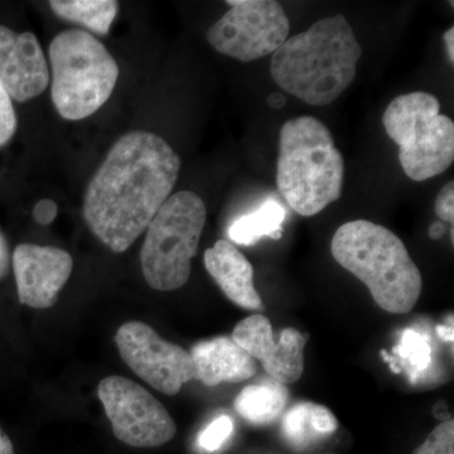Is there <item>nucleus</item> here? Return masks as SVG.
Returning <instances> with one entry per match:
<instances>
[{"mask_svg": "<svg viewBox=\"0 0 454 454\" xmlns=\"http://www.w3.org/2000/svg\"><path fill=\"white\" fill-rule=\"evenodd\" d=\"M206 216L201 197L181 191L168 197L146 227L140 262L146 283L155 291H176L188 282Z\"/></svg>", "mask_w": 454, "mask_h": 454, "instance_id": "7", "label": "nucleus"}, {"mask_svg": "<svg viewBox=\"0 0 454 454\" xmlns=\"http://www.w3.org/2000/svg\"><path fill=\"white\" fill-rule=\"evenodd\" d=\"M231 339L262 364L268 378L284 385L297 382L304 372L307 334L284 328L276 340L268 317L253 315L239 322Z\"/></svg>", "mask_w": 454, "mask_h": 454, "instance_id": "11", "label": "nucleus"}, {"mask_svg": "<svg viewBox=\"0 0 454 454\" xmlns=\"http://www.w3.org/2000/svg\"><path fill=\"white\" fill-rule=\"evenodd\" d=\"M205 267L236 306L249 310L262 309V297L254 284L253 265L234 244L219 240L206 250Z\"/></svg>", "mask_w": 454, "mask_h": 454, "instance_id": "15", "label": "nucleus"}, {"mask_svg": "<svg viewBox=\"0 0 454 454\" xmlns=\"http://www.w3.org/2000/svg\"><path fill=\"white\" fill-rule=\"evenodd\" d=\"M9 264H11V254H9L7 239L0 231V280L7 276Z\"/></svg>", "mask_w": 454, "mask_h": 454, "instance_id": "26", "label": "nucleus"}, {"mask_svg": "<svg viewBox=\"0 0 454 454\" xmlns=\"http://www.w3.org/2000/svg\"><path fill=\"white\" fill-rule=\"evenodd\" d=\"M288 397L286 385L268 378L259 384L244 387L236 396L235 411L247 423L267 426L276 422L286 411Z\"/></svg>", "mask_w": 454, "mask_h": 454, "instance_id": "17", "label": "nucleus"}, {"mask_svg": "<svg viewBox=\"0 0 454 454\" xmlns=\"http://www.w3.org/2000/svg\"><path fill=\"white\" fill-rule=\"evenodd\" d=\"M73 269V258L65 250L35 244L18 245L13 253V270L20 303L35 309H50Z\"/></svg>", "mask_w": 454, "mask_h": 454, "instance_id": "12", "label": "nucleus"}, {"mask_svg": "<svg viewBox=\"0 0 454 454\" xmlns=\"http://www.w3.org/2000/svg\"><path fill=\"white\" fill-rule=\"evenodd\" d=\"M115 343L124 363L166 395H177L184 384L195 380L190 352L163 340L151 325L127 322L116 333Z\"/></svg>", "mask_w": 454, "mask_h": 454, "instance_id": "10", "label": "nucleus"}, {"mask_svg": "<svg viewBox=\"0 0 454 454\" xmlns=\"http://www.w3.org/2000/svg\"><path fill=\"white\" fill-rule=\"evenodd\" d=\"M387 137L399 146L406 177L423 182L446 172L454 160V122L429 92L399 95L382 115Z\"/></svg>", "mask_w": 454, "mask_h": 454, "instance_id": "6", "label": "nucleus"}, {"mask_svg": "<svg viewBox=\"0 0 454 454\" xmlns=\"http://www.w3.org/2000/svg\"><path fill=\"white\" fill-rule=\"evenodd\" d=\"M17 118L12 98L0 82V145L11 140L16 133Z\"/></svg>", "mask_w": 454, "mask_h": 454, "instance_id": "23", "label": "nucleus"}, {"mask_svg": "<svg viewBox=\"0 0 454 454\" xmlns=\"http://www.w3.org/2000/svg\"><path fill=\"white\" fill-rule=\"evenodd\" d=\"M415 454H454L453 420H444L435 427Z\"/></svg>", "mask_w": 454, "mask_h": 454, "instance_id": "22", "label": "nucleus"}, {"mask_svg": "<svg viewBox=\"0 0 454 454\" xmlns=\"http://www.w3.org/2000/svg\"><path fill=\"white\" fill-rule=\"evenodd\" d=\"M432 345L430 337L413 328H406L400 334L399 343L394 348V355L397 360H393L387 351L382 349L381 356L385 363L389 364L391 372L399 373L406 369L411 382L419 380L424 372H428L432 365Z\"/></svg>", "mask_w": 454, "mask_h": 454, "instance_id": "19", "label": "nucleus"}, {"mask_svg": "<svg viewBox=\"0 0 454 454\" xmlns=\"http://www.w3.org/2000/svg\"><path fill=\"white\" fill-rule=\"evenodd\" d=\"M286 210L277 201L262 203L258 210L239 217L229 229V238L239 245H254L264 236L279 240Z\"/></svg>", "mask_w": 454, "mask_h": 454, "instance_id": "18", "label": "nucleus"}, {"mask_svg": "<svg viewBox=\"0 0 454 454\" xmlns=\"http://www.w3.org/2000/svg\"><path fill=\"white\" fill-rule=\"evenodd\" d=\"M98 397L115 437L137 448L163 446L175 438L177 426L160 400L137 382L122 376L101 380Z\"/></svg>", "mask_w": 454, "mask_h": 454, "instance_id": "9", "label": "nucleus"}, {"mask_svg": "<svg viewBox=\"0 0 454 454\" xmlns=\"http://www.w3.org/2000/svg\"><path fill=\"white\" fill-rule=\"evenodd\" d=\"M57 112L67 121H82L97 113L112 97L119 66L98 38L82 29L57 35L50 46Z\"/></svg>", "mask_w": 454, "mask_h": 454, "instance_id": "5", "label": "nucleus"}, {"mask_svg": "<svg viewBox=\"0 0 454 454\" xmlns=\"http://www.w3.org/2000/svg\"><path fill=\"white\" fill-rule=\"evenodd\" d=\"M234 432V422L229 415H220L216 419L212 420L205 429L200 433L197 443L205 452L212 453L219 450L227 439Z\"/></svg>", "mask_w": 454, "mask_h": 454, "instance_id": "21", "label": "nucleus"}, {"mask_svg": "<svg viewBox=\"0 0 454 454\" xmlns=\"http://www.w3.org/2000/svg\"><path fill=\"white\" fill-rule=\"evenodd\" d=\"M435 214L439 219L452 223L454 221V182L450 181L442 188L434 203Z\"/></svg>", "mask_w": 454, "mask_h": 454, "instance_id": "24", "label": "nucleus"}, {"mask_svg": "<svg viewBox=\"0 0 454 454\" xmlns=\"http://www.w3.org/2000/svg\"><path fill=\"white\" fill-rule=\"evenodd\" d=\"M286 98L282 94H271L268 98L269 106L273 107V109H280V107L286 106Z\"/></svg>", "mask_w": 454, "mask_h": 454, "instance_id": "31", "label": "nucleus"}, {"mask_svg": "<svg viewBox=\"0 0 454 454\" xmlns=\"http://www.w3.org/2000/svg\"><path fill=\"white\" fill-rule=\"evenodd\" d=\"M50 5L57 16L98 35L109 33L119 9L118 2L114 0H53Z\"/></svg>", "mask_w": 454, "mask_h": 454, "instance_id": "20", "label": "nucleus"}, {"mask_svg": "<svg viewBox=\"0 0 454 454\" xmlns=\"http://www.w3.org/2000/svg\"><path fill=\"white\" fill-rule=\"evenodd\" d=\"M57 212H59V207H57L56 202L50 199H43L35 203V208H33V219L40 225H50L56 219Z\"/></svg>", "mask_w": 454, "mask_h": 454, "instance_id": "25", "label": "nucleus"}, {"mask_svg": "<svg viewBox=\"0 0 454 454\" xmlns=\"http://www.w3.org/2000/svg\"><path fill=\"white\" fill-rule=\"evenodd\" d=\"M444 43H446L448 59L450 64H454V27H450L446 33H444Z\"/></svg>", "mask_w": 454, "mask_h": 454, "instance_id": "27", "label": "nucleus"}, {"mask_svg": "<svg viewBox=\"0 0 454 454\" xmlns=\"http://www.w3.org/2000/svg\"><path fill=\"white\" fill-rule=\"evenodd\" d=\"M363 56L342 14L324 18L273 53L270 74L284 91L313 106L333 104L351 86Z\"/></svg>", "mask_w": 454, "mask_h": 454, "instance_id": "2", "label": "nucleus"}, {"mask_svg": "<svg viewBox=\"0 0 454 454\" xmlns=\"http://www.w3.org/2000/svg\"><path fill=\"white\" fill-rule=\"evenodd\" d=\"M0 82L20 103L40 97L49 86V65L33 33L0 26Z\"/></svg>", "mask_w": 454, "mask_h": 454, "instance_id": "13", "label": "nucleus"}, {"mask_svg": "<svg viewBox=\"0 0 454 454\" xmlns=\"http://www.w3.org/2000/svg\"><path fill=\"white\" fill-rule=\"evenodd\" d=\"M446 232V227L442 223H433L432 226L429 227V236L433 240H439L442 236Z\"/></svg>", "mask_w": 454, "mask_h": 454, "instance_id": "29", "label": "nucleus"}, {"mask_svg": "<svg viewBox=\"0 0 454 454\" xmlns=\"http://www.w3.org/2000/svg\"><path fill=\"white\" fill-rule=\"evenodd\" d=\"M0 454H14L13 443L2 427H0Z\"/></svg>", "mask_w": 454, "mask_h": 454, "instance_id": "28", "label": "nucleus"}, {"mask_svg": "<svg viewBox=\"0 0 454 454\" xmlns=\"http://www.w3.org/2000/svg\"><path fill=\"white\" fill-rule=\"evenodd\" d=\"M282 429L289 444L306 450L333 435L339 429V420L325 406L303 402L284 414Z\"/></svg>", "mask_w": 454, "mask_h": 454, "instance_id": "16", "label": "nucleus"}, {"mask_svg": "<svg viewBox=\"0 0 454 454\" xmlns=\"http://www.w3.org/2000/svg\"><path fill=\"white\" fill-rule=\"evenodd\" d=\"M181 160L154 133L122 136L95 173L83 201V219L113 250L124 253L145 232L177 184Z\"/></svg>", "mask_w": 454, "mask_h": 454, "instance_id": "1", "label": "nucleus"}, {"mask_svg": "<svg viewBox=\"0 0 454 454\" xmlns=\"http://www.w3.org/2000/svg\"><path fill=\"white\" fill-rule=\"evenodd\" d=\"M437 333L442 340H447V342H453L454 331L452 325L450 327L448 325H438Z\"/></svg>", "mask_w": 454, "mask_h": 454, "instance_id": "30", "label": "nucleus"}, {"mask_svg": "<svg viewBox=\"0 0 454 454\" xmlns=\"http://www.w3.org/2000/svg\"><path fill=\"white\" fill-rule=\"evenodd\" d=\"M345 170V160L324 122L309 115L284 122L277 186L293 211L312 217L339 201Z\"/></svg>", "mask_w": 454, "mask_h": 454, "instance_id": "4", "label": "nucleus"}, {"mask_svg": "<svg viewBox=\"0 0 454 454\" xmlns=\"http://www.w3.org/2000/svg\"><path fill=\"white\" fill-rule=\"evenodd\" d=\"M230 11L211 26L206 38L217 52L252 62L276 52L288 40L291 25L276 0H229Z\"/></svg>", "mask_w": 454, "mask_h": 454, "instance_id": "8", "label": "nucleus"}, {"mask_svg": "<svg viewBox=\"0 0 454 454\" xmlns=\"http://www.w3.org/2000/svg\"><path fill=\"white\" fill-rule=\"evenodd\" d=\"M334 260L361 280L381 309L405 315L422 294L423 278L402 239L367 220L343 223L331 241Z\"/></svg>", "mask_w": 454, "mask_h": 454, "instance_id": "3", "label": "nucleus"}, {"mask_svg": "<svg viewBox=\"0 0 454 454\" xmlns=\"http://www.w3.org/2000/svg\"><path fill=\"white\" fill-rule=\"evenodd\" d=\"M190 355L195 365V379L206 387L249 380L256 373L255 360L231 337L201 340L193 346Z\"/></svg>", "mask_w": 454, "mask_h": 454, "instance_id": "14", "label": "nucleus"}]
</instances>
